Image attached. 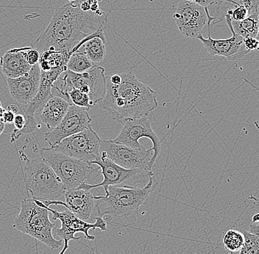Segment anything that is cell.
Masks as SVG:
<instances>
[{"label":"cell","instance_id":"cell-1","mask_svg":"<svg viewBox=\"0 0 259 254\" xmlns=\"http://www.w3.org/2000/svg\"><path fill=\"white\" fill-rule=\"evenodd\" d=\"M105 16L82 11L79 0H74L55 11L50 24L32 47L40 54L47 50H53L72 55V50L84 38L104 25Z\"/></svg>","mask_w":259,"mask_h":254},{"label":"cell","instance_id":"cell-2","mask_svg":"<svg viewBox=\"0 0 259 254\" xmlns=\"http://www.w3.org/2000/svg\"><path fill=\"white\" fill-rule=\"evenodd\" d=\"M120 75V82L115 85L106 80V93L99 103L113 120L121 124L126 119L147 116L158 108L155 90L139 80L131 71Z\"/></svg>","mask_w":259,"mask_h":254},{"label":"cell","instance_id":"cell-3","mask_svg":"<svg viewBox=\"0 0 259 254\" xmlns=\"http://www.w3.org/2000/svg\"><path fill=\"white\" fill-rule=\"evenodd\" d=\"M24 182L32 199L48 201L57 200L65 189L53 168L43 158L29 159L22 150L19 151Z\"/></svg>","mask_w":259,"mask_h":254},{"label":"cell","instance_id":"cell-4","mask_svg":"<svg viewBox=\"0 0 259 254\" xmlns=\"http://www.w3.org/2000/svg\"><path fill=\"white\" fill-rule=\"evenodd\" d=\"M157 186V181L154 176L149 179L145 187L139 188L134 186H109L105 190L104 196H95V200L105 204L103 213H100L97 205L99 214L101 217H127L136 214L142 205H145L151 192Z\"/></svg>","mask_w":259,"mask_h":254},{"label":"cell","instance_id":"cell-5","mask_svg":"<svg viewBox=\"0 0 259 254\" xmlns=\"http://www.w3.org/2000/svg\"><path fill=\"white\" fill-rule=\"evenodd\" d=\"M43 202L35 199H24L21 202L20 212L14 220L13 227L27 234L50 247L56 249L63 245L62 239L57 240L53 231L56 224L52 223Z\"/></svg>","mask_w":259,"mask_h":254},{"label":"cell","instance_id":"cell-6","mask_svg":"<svg viewBox=\"0 0 259 254\" xmlns=\"http://www.w3.org/2000/svg\"><path fill=\"white\" fill-rule=\"evenodd\" d=\"M105 69L95 65L87 72L78 74L69 70L61 74L53 84L52 93L66 100V91L71 88L78 89L90 97L95 106L100 103L106 93Z\"/></svg>","mask_w":259,"mask_h":254},{"label":"cell","instance_id":"cell-7","mask_svg":"<svg viewBox=\"0 0 259 254\" xmlns=\"http://www.w3.org/2000/svg\"><path fill=\"white\" fill-rule=\"evenodd\" d=\"M39 152L40 157L50 165L59 178L65 191L78 187L94 173L99 171V168L94 166L95 165L68 156L50 147L40 148Z\"/></svg>","mask_w":259,"mask_h":254},{"label":"cell","instance_id":"cell-8","mask_svg":"<svg viewBox=\"0 0 259 254\" xmlns=\"http://www.w3.org/2000/svg\"><path fill=\"white\" fill-rule=\"evenodd\" d=\"M97 165L101 170L103 176V182L96 184L82 183L79 187L85 190H91L96 187H103L106 190L109 186H119L120 184L130 183L134 187L137 184H147L149 179L154 176L153 171L142 169H126L118 166L111 160L108 159L103 153H100L98 159L91 163Z\"/></svg>","mask_w":259,"mask_h":254},{"label":"cell","instance_id":"cell-9","mask_svg":"<svg viewBox=\"0 0 259 254\" xmlns=\"http://www.w3.org/2000/svg\"><path fill=\"white\" fill-rule=\"evenodd\" d=\"M45 205V204H44ZM48 211L53 214V219L54 221H61V228H54L53 231L57 236L61 237L64 241V247L62 250L58 254H64L69 247V241L78 240L82 237H76L75 234L82 233L85 238L88 240H95V237L90 235L89 231L90 229H100V230L105 231L107 230V222L103 219V217L97 216L95 218V222L91 223L87 221H82L78 217L73 214L70 210L66 208L63 212H58L53 210L50 207H47Z\"/></svg>","mask_w":259,"mask_h":254},{"label":"cell","instance_id":"cell-10","mask_svg":"<svg viewBox=\"0 0 259 254\" xmlns=\"http://www.w3.org/2000/svg\"><path fill=\"white\" fill-rule=\"evenodd\" d=\"M122 129L119 135L113 139V143L122 144L134 148H143V145L139 143V139H149L153 144L152 149L153 155L150 160V164L154 167L156 160L161 153V140L154 132L152 127V122L147 116H142L136 119L124 120L121 123Z\"/></svg>","mask_w":259,"mask_h":254},{"label":"cell","instance_id":"cell-11","mask_svg":"<svg viewBox=\"0 0 259 254\" xmlns=\"http://www.w3.org/2000/svg\"><path fill=\"white\" fill-rule=\"evenodd\" d=\"M100 153L121 167L126 169H142L153 171L150 160L153 155L152 148H134L122 144L113 143L111 140H103L100 144Z\"/></svg>","mask_w":259,"mask_h":254},{"label":"cell","instance_id":"cell-12","mask_svg":"<svg viewBox=\"0 0 259 254\" xmlns=\"http://www.w3.org/2000/svg\"><path fill=\"white\" fill-rule=\"evenodd\" d=\"M172 17L179 31L189 38H197L206 26L210 27L215 19L210 16L208 8L186 0L178 3Z\"/></svg>","mask_w":259,"mask_h":254},{"label":"cell","instance_id":"cell-13","mask_svg":"<svg viewBox=\"0 0 259 254\" xmlns=\"http://www.w3.org/2000/svg\"><path fill=\"white\" fill-rule=\"evenodd\" d=\"M101 140L90 126L85 130L65 138L52 148L91 164L100 157Z\"/></svg>","mask_w":259,"mask_h":254},{"label":"cell","instance_id":"cell-14","mask_svg":"<svg viewBox=\"0 0 259 254\" xmlns=\"http://www.w3.org/2000/svg\"><path fill=\"white\" fill-rule=\"evenodd\" d=\"M67 70V68H59V69H53L49 72H42L40 77L39 88L31 101L26 107L24 112L25 118V125L24 129L20 131V135L23 134L33 133L36 127V121H35V113H39L44 105L49 99L53 96L52 93L53 84L56 82L61 74Z\"/></svg>","mask_w":259,"mask_h":254},{"label":"cell","instance_id":"cell-15","mask_svg":"<svg viewBox=\"0 0 259 254\" xmlns=\"http://www.w3.org/2000/svg\"><path fill=\"white\" fill-rule=\"evenodd\" d=\"M92 118L89 111L70 105L69 111L59 124L45 135V140L49 147L55 146L65 138L79 133L91 126Z\"/></svg>","mask_w":259,"mask_h":254},{"label":"cell","instance_id":"cell-16","mask_svg":"<svg viewBox=\"0 0 259 254\" xmlns=\"http://www.w3.org/2000/svg\"><path fill=\"white\" fill-rule=\"evenodd\" d=\"M226 23L232 33L231 38L224 39H214L210 36V27H208V38H204L202 34L197 36L207 53L211 56L223 57L230 61L239 59L248 53L243 44L244 38L238 35L234 32L231 24V17L230 13L227 11L226 14Z\"/></svg>","mask_w":259,"mask_h":254},{"label":"cell","instance_id":"cell-17","mask_svg":"<svg viewBox=\"0 0 259 254\" xmlns=\"http://www.w3.org/2000/svg\"><path fill=\"white\" fill-rule=\"evenodd\" d=\"M41 71L39 65L32 66L30 72L18 78H7L10 93L21 105L27 106L34 98L39 88Z\"/></svg>","mask_w":259,"mask_h":254},{"label":"cell","instance_id":"cell-18","mask_svg":"<svg viewBox=\"0 0 259 254\" xmlns=\"http://www.w3.org/2000/svg\"><path fill=\"white\" fill-rule=\"evenodd\" d=\"M64 195L66 199L65 208L70 210L82 221H88L98 205L91 190L80 187L66 190Z\"/></svg>","mask_w":259,"mask_h":254},{"label":"cell","instance_id":"cell-19","mask_svg":"<svg viewBox=\"0 0 259 254\" xmlns=\"http://www.w3.org/2000/svg\"><path fill=\"white\" fill-rule=\"evenodd\" d=\"M29 48L30 46L11 48L1 57L0 67L7 78H18L30 72L32 66L26 58Z\"/></svg>","mask_w":259,"mask_h":254},{"label":"cell","instance_id":"cell-20","mask_svg":"<svg viewBox=\"0 0 259 254\" xmlns=\"http://www.w3.org/2000/svg\"><path fill=\"white\" fill-rule=\"evenodd\" d=\"M105 37L103 25L96 32L84 38L72 50V53L80 52L83 53L94 64H97L104 61L107 52L105 47Z\"/></svg>","mask_w":259,"mask_h":254},{"label":"cell","instance_id":"cell-21","mask_svg":"<svg viewBox=\"0 0 259 254\" xmlns=\"http://www.w3.org/2000/svg\"><path fill=\"white\" fill-rule=\"evenodd\" d=\"M70 105L64 98L53 95L40 110V121L49 129H54L64 119Z\"/></svg>","mask_w":259,"mask_h":254},{"label":"cell","instance_id":"cell-22","mask_svg":"<svg viewBox=\"0 0 259 254\" xmlns=\"http://www.w3.org/2000/svg\"><path fill=\"white\" fill-rule=\"evenodd\" d=\"M258 11L251 13L244 20L236 22L231 19L234 32L242 38H255L259 29Z\"/></svg>","mask_w":259,"mask_h":254},{"label":"cell","instance_id":"cell-23","mask_svg":"<svg viewBox=\"0 0 259 254\" xmlns=\"http://www.w3.org/2000/svg\"><path fill=\"white\" fill-rule=\"evenodd\" d=\"M71 55L59 52L47 50L40 54L39 67L42 72H49L59 68H66Z\"/></svg>","mask_w":259,"mask_h":254},{"label":"cell","instance_id":"cell-24","mask_svg":"<svg viewBox=\"0 0 259 254\" xmlns=\"http://www.w3.org/2000/svg\"><path fill=\"white\" fill-rule=\"evenodd\" d=\"M95 65L96 64H94L83 53L75 52L71 55L66 68L71 72L82 74L92 69Z\"/></svg>","mask_w":259,"mask_h":254},{"label":"cell","instance_id":"cell-25","mask_svg":"<svg viewBox=\"0 0 259 254\" xmlns=\"http://www.w3.org/2000/svg\"><path fill=\"white\" fill-rule=\"evenodd\" d=\"M66 100L71 105L84 108L87 111H90L95 107L90 97L85 93H82L78 89L71 88L68 90L66 93Z\"/></svg>","mask_w":259,"mask_h":254},{"label":"cell","instance_id":"cell-26","mask_svg":"<svg viewBox=\"0 0 259 254\" xmlns=\"http://www.w3.org/2000/svg\"><path fill=\"white\" fill-rule=\"evenodd\" d=\"M244 242V234L236 229H229L223 236V242L225 248L229 251L240 250Z\"/></svg>","mask_w":259,"mask_h":254},{"label":"cell","instance_id":"cell-27","mask_svg":"<svg viewBox=\"0 0 259 254\" xmlns=\"http://www.w3.org/2000/svg\"><path fill=\"white\" fill-rule=\"evenodd\" d=\"M244 242L239 254H259V237L249 231L243 232Z\"/></svg>","mask_w":259,"mask_h":254},{"label":"cell","instance_id":"cell-28","mask_svg":"<svg viewBox=\"0 0 259 254\" xmlns=\"http://www.w3.org/2000/svg\"><path fill=\"white\" fill-rule=\"evenodd\" d=\"M228 12L231 14V19L236 22H241L245 19L250 14V11L244 5L239 4L234 6L233 9H228Z\"/></svg>","mask_w":259,"mask_h":254},{"label":"cell","instance_id":"cell-29","mask_svg":"<svg viewBox=\"0 0 259 254\" xmlns=\"http://www.w3.org/2000/svg\"><path fill=\"white\" fill-rule=\"evenodd\" d=\"M27 61L29 65L31 66H35V65L38 64L40 58V53L38 50L35 48H32L30 46L29 49L27 52Z\"/></svg>","mask_w":259,"mask_h":254},{"label":"cell","instance_id":"cell-30","mask_svg":"<svg viewBox=\"0 0 259 254\" xmlns=\"http://www.w3.org/2000/svg\"><path fill=\"white\" fill-rule=\"evenodd\" d=\"M239 4H242L247 7L250 11V14L254 11H258L259 0H234Z\"/></svg>","mask_w":259,"mask_h":254},{"label":"cell","instance_id":"cell-31","mask_svg":"<svg viewBox=\"0 0 259 254\" xmlns=\"http://www.w3.org/2000/svg\"><path fill=\"white\" fill-rule=\"evenodd\" d=\"M243 44H244V48H246L248 53L253 50H257L258 47V42L255 38H244L243 40Z\"/></svg>","mask_w":259,"mask_h":254},{"label":"cell","instance_id":"cell-32","mask_svg":"<svg viewBox=\"0 0 259 254\" xmlns=\"http://www.w3.org/2000/svg\"><path fill=\"white\" fill-rule=\"evenodd\" d=\"M25 118L23 114H17L15 116V119H14V127H15V130L17 131L19 135L21 136L19 132L24 129V125H25Z\"/></svg>","mask_w":259,"mask_h":254},{"label":"cell","instance_id":"cell-33","mask_svg":"<svg viewBox=\"0 0 259 254\" xmlns=\"http://www.w3.org/2000/svg\"><path fill=\"white\" fill-rule=\"evenodd\" d=\"M194 4L199 5L204 8H208L212 5L218 4V0H186Z\"/></svg>","mask_w":259,"mask_h":254},{"label":"cell","instance_id":"cell-34","mask_svg":"<svg viewBox=\"0 0 259 254\" xmlns=\"http://www.w3.org/2000/svg\"><path fill=\"white\" fill-rule=\"evenodd\" d=\"M15 116L16 115L14 114V113L8 111H6V110L2 120H3V122L6 124H13V123H14V119H15Z\"/></svg>","mask_w":259,"mask_h":254},{"label":"cell","instance_id":"cell-35","mask_svg":"<svg viewBox=\"0 0 259 254\" xmlns=\"http://www.w3.org/2000/svg\"><path fill=\"white\" fill-rule=\"evenodd\" d=\"M6 111L11 112V113H14V114L17 115L19 114L20 108H19V107L18 106V105H14V104H11V105H8L7 108H6Z\"/></svg>","mask_w":259,"mask_h":254},{"label":"cell","instance_id":"cell-36","mask_svg":"<svg viewBox=\"0 0 259 254\" xmlns=\"http://www.w3.org/2000/svg\"><path fill=\"white\" fill-rule=\"evenodd\" d=\"M249 231L252 233V234H255V235L259 237V229L254 223H251L250 230H249Z\"/></svg>","mask_w":259,"mask_h":254},{"label":"cell","instance_id":"cell-37","mask_svg":"<svg viewBox=\"0 0 259 254\" xmlns=\"http://www.w3.org/2000/svg\"><path fill=\"white\" fill-rule=\"evenodd\" d=\"M252 223H259V213H255V214H254L253 216L252 217Z\"/></svg>","mask_w":259,"mask_h":254},{"label":"cell","instance_id":"cell-38","mask_svg":"<svg viewBox=\"0 0 259 254\" xmlns=\"http://www.w3.org/2000/svg\"><path fill=\"white\" fill-rule=\"evenodd\" d=\"M5 128H6V124L3 122V120H0V135H2L3 131L5 130Z\"/></svg>","mask_w":259,"mask_h":254},{"label":"cell","instance_id":"cell-39","mask_svg":"<svg viewBox=\"0 0 259 254\" xmlns=\"http://www.w3.org/2000/svg\"><path fill=\"white\" fill-rule=\"evenodd\" d=\"M218 3L219 2H220V3H224V2H226V3H231V4H232L234 6L238 5V3L235 2L234 0H218Z\"/></svg>","mask_w":259,"mask_h":254},{"label":"cell","instance_id":"cell-40","mask_svg":"<svg viewBox=\"0 0 259 254\" xmlns=\"http://www.w3.org/2000/svg\"><path fill=\"white\" fill-rule=\"evenodd\" d=\"M5 111H6V110L3 108V106H0V120L3 119V115H4Z\"/></svg>","mask_w":259,"mask_h":254},{"label":"cell","instance_id":"cell-41","mask_svg":"<svg viewBox=\"0 0 259 254\" xmlns=\"http://www.w3.org/2000/svg\"><path fill=\"white\" fill-rule=\"evenodd\" d=\"M255 38H256V40H258V42L259 43V29H258V34H257V35H256V37H255ZM257 50H258V51H259V45H258V48H257Z\"/></svg>","mask_w":259,"mask_h":254},{"label":"cell","instance_id":"cell-42","mask_svg":"<svg viewBox=\"0 0 259 254\" xmlns=\"http://www.w3.org/2000/svg\"><path fill=\"white\" fill-rule=\"evenodd\" d=\"M254 223V224H255V226H257V227H258V229H259V223Z\"/></svg>","mask_w":259,"mask_h":254},{"label":"cell","instance_id":"cell-43","mask_svg":"<svg viewBox=\"0 0 259 254\" xmlns=\"http://www.w3.org/2000/svg\"><path fill=\"white\" fill-rule=\"evenodd\" d=\"M68 1H69V3H72V2L74 1V0H68Z\"/></svg>","mask_w":259,"mask_h":254},{"label":"cell","instance_id":"cell-44","mask_svg":"<svg viewBox=\"0 0 259 254\" xmlns=\"http://www.w3.org/2000/svg\"><path fill=\"white\" fill-rule=\"evenodd\" d=\"M0 106H2V103H1V101H0Z\"/></svg>","mask_w":259,"mask_h":254},{"label":"cell","instance_id":"cell-45","mask_svg":"<svg viewBox=\"0 0 259 254\" xmlns=\"http://www.w3.org/2000/svg\"><path fill=\"white\" fill-rule=\"evenodd\" d=\"M258 21H259V12H258Z\"/></svg>","mask_w":259,"mask_h":254}]
</instances>
